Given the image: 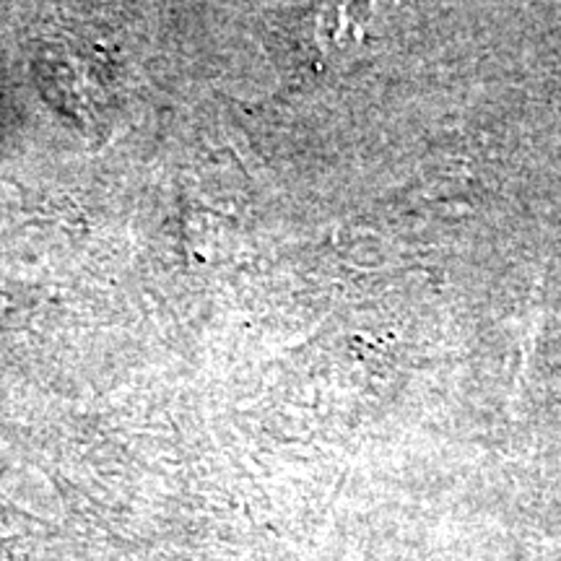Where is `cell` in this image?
<instances>
[{
  "label": "cell",
  "instance_id": "7a4b0ae2",
  "mask_svg": "<svg viewBox=\"0 0 561 561\" xmlns=\"http://www.w3.org/2000/svg\"><path fill=\"white\" fill-rule=\"evenodd\" d=\"M396 0H320L297 21L299 32L314 58L339 62L348 60L351 53L369 37L380 5Z\"/></svg>",
  "mask_w": 561,
  "mask_h": 561
},
{
  "label": "cell",
  "instance_id": "6da1fadb",
  "mask_svg": "<svg viewBox=\"0 0 561 561\" xmlns=\"http://www.w3.org/2000/svg\"><path fill=\"white\" fill-rule=\"evenodd\" d=\"M32 66L55 107L79 121L81 128L102 123L110 100V70L100 47L70 37L37 39Z\"/></svg>",
  "mask_w": 561,
  "mask_h": 561
}]
</instances>
